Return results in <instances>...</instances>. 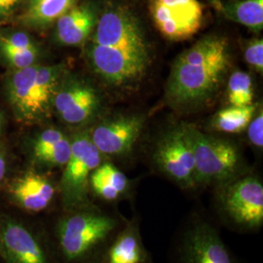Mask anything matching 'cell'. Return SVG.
Returning <instances> with one entry per match:
<instances>
[{
	"mask_svg": "<svg viewBox=\"0 0 263 263\" xmlns=\"http://www.w3.org/2000/svg\"><path fill=\"white\" fill-rule=\"evenodd\" d=\"M96 73L114 86L139 80L149 65V49L139 21L123 8L108 10L97 22L88 48Z\"/></svg>",
	"mask_w": 263,
	"mask_h": 263,
	"instance_id": "1",
	"label": "cell"
},
{
	"mask_svg": "<svg viewBox=\"0 0 263 263\" xmlns=\"http://www.w3.org/2000/svg\"><path fill=\"white\" fill-rule=\"evenodd\" d=\"M245 60L257 72H262L263 40L261 38H255L248 43L245 49Z\"/></svg>",
	"mask_w": 263,
	"mask_h": 263,
	"instance_id": "26",
	"label": "cell"
},
{
	"mask_svg": "<svg viewBox=\"0 0 263 263\" xmlns=\"http://www.w3.org/2000/svg\"><path fill=\"white\" fill-rule=\"evenodd\" d=\"M20 0H0V16L8 15L12 12Z\"/></svg>",
	"mask_w": 263,
	"mask_h": 263,
	"instance_id": "30",
	"label": "cell"
},
{
	"mask_svg": "<svg viewBox=\"0 0 263 263\" xmlns=\"http://www.w3.org/2000/svg\"><path fill=\"white\" fill-rule=\"evenodd\" d=\"M10 193L22 209L37 213L50 205L55 188L47 178L29 172L12 183Z\"/></svg>",
	"mask_w": 263,
	"mask_h": 263,
	"instance_id": "13",
	"label": "cell"
},
{
	"mask_svg": "<svg viewBox=\"0 0 263 263\" xmlns=\"http://www.w3.org/2000/svg\"><path fill=\"white\" fill-rule=\"evenodd\" d=\"M70 144V156L65 165L61 189L66 207L76 208L87 200L90 177L101 165L102 153L95 146L87 133L76 136Z\"/></svg>",
	"mask_w": 263,
	"mask_h": 263,
	"instance_id": "4",
	"label": "cell"
},
{
	"mask_svg": "<svg viewBox=\"0 0 263 263\" xmlns=\"http://www.w3.org/2000/svg\"><path fill=\"white\" fill-rule=\"evenodd\" d=\"M154 159L166 175L182 185L195 183V160L183 128L170 132L159 141Z\"/></svg>",
	"mask_w": 263,
	"mask_h": 263,
	"instance_id": "8",
	"label": "cell"
},
{
	"mask_svg": "<svg viewBox=\"0 0 263 263\" xmlns=\"http://www.w3.org/2000/svg\"><path fill=\"white\" fill-rule=\"evenodd\" d=\"M143 121L141 117L121 116L95 128L91 141L102 154L119 156L129 153L139 140Z\"/></svg>",
	"mask_w": 263,
	"mask_h": 263,
	"instance_id": "9",
	"label": "cell"
},
{
	"mask_svg": "<svg viewBox=\"0 0 263 263\" xmlns=\"http://www.w3.org/2000/svg\"><path fill=\"white\" fill-rule=\"evenodd\" d=\"M222 209L238 226L254 229L263 223L262 183L255 178L239 179L226 188Z\"/></svg>",
	"mask_w": 263,
	"mask_h": 263,
	"instance_id": "7",
	"label": "cell"
},
{
	"mask_svg": "<svg viewBox=\"0 0 263 263\" xmlns=\"http://www.w3.org/2000/svg\"><path fill=\"white\" fill-rule=\"evenodd\" d=\"M54 104L65 122L76 125L90 119L99 106V97L90 85L73 81L57 92Z\"/></svg>",
	"mask_w": 263,
	"mask_h": 263,
	"instance_id": "11",
	"label": "cell"
},
{
	"mask_svg": "<svg viewBox=\"0 0 263 263\" xmlns=\"http://www.w3.org/2000/svg\"><path fill=\"white\" fill-rule=\"evenodd\" d=\"M228 62L211 65H187L175 62L168 83V94L179 104L204 100L216 91Z\"/></svg>",
	"mask_w": 263,
	"mask_h": 263,
	"instance_id": "5",
	"label": "cell"
},
{
	"mask_svg": "<svg viewBox=\"0 0 263 263\" xmlns=\"http://www.w3.org/2000/svg\"><path fill=\"white\" fill-rule=\"evenodd\" d=\"M38 66H28L18 69L10 81V99L12 104L25 118L31 119L33 112L34 82L37 73Z\"/></svg>",
	"mask_w": 263,
	"mask_h": 263,
	"instance_id": "15",
	"label": "cell"
},
{
	"mask_svg": "<svg viewBox=\"0 0 263 263\" xmlns=\"http://www.w3.org/2000/svg\"><path fill=\"white\" fill-rule=\"evenodd\" d=\"M256 111L254 104L244 106L227 107L220 110L215 117L214 127L217 131L224 133H240L247 129Z\"/></svg>",
	"mask_w": 263,
	"mask_h": 263,
	"instance_id": "21",
	"label": "cell"
},
{
	"mask_svg": "<svg viewBox=\"0 0 263 263\" xmlns=\"http://www.w3.org/2000/svg\"><path fill=\"white\" fill-rule=\"evenodd\" d=\"M228 101L233 106L253 104L254 85L250 74L240 70L232 73L228 82Z\"/></svg>",
	"mask_w": 263,
	"mask_h": 263,
	"instance_id": "23",
	"label": "cell"
},
{
	"mask_svg": "<svg viewBox=\"0 0 263 263\" xmlns=\"http://www.w3.org/2000/svg\"><path fill=\"white\" fill-rule=\"evenodd\" d=\"M5 172H6V161L3 153L0 152V182L2 181V179H4Z\"/></svg>",
	"mask_w": 263,
	"mask_h": 263,
	"instance_id": "31",
	"label": "cell"
},
{
	"mask_svg": "<svg viewBox=\"0 0 263 263\" xmlns=\"http://www.w3.org/2000/svg\"><path fill=\"white\" fill-rule=\"evenodd\" d=\"M226 17L236 23L259 31L263 28V0H241L223 7Z\"/></svg>",
	"mask_w": 263,
	"mask_h": 263,
	"instance_id": "20",
	"label": "cell"
},
{
	"mask_svg": "<svg viewBox=\"0 0 263 263\" xmlns=\"http://www.w3.org/2000/svg\"><path fill=\"white\" fill-rule=\"evenodd\" d=\"M76 0H37L29 6L24 20L33 27H47L61 18L71 7Z\"/></svg>",
	"mask_w": 263,
	"mask_h": 263,
	"instance_id": "19",
	"label": "cell"
},
{
	"mask_svg": "<svg viewBox=\"0 0 263 263\" xmlns=\"http://www.w3.org/2000/svg\"><path fill=\"white\" fill-rule=\"evenodd\" d=\"M30 1H31V3H32V2H35V1H37V0H30Z\"/></svg>",
	"mask_w": 263,
	"mask_h": 263,
	"instance_id": "33",
	"label": "cell"
},
{
	"mask_svg": "<svg viewBox=\"0 0 263 263\" xmlns=\"http://www.w3.org/2000/svg\"><path fill=\"white\" fill-rule=\"evenodd\" d=\"M185 263H233L226 245L207 223L194 226L184 243Z\"/></svg>",
	"mask_w": 263,
	"mask_h": 263,
	"instance_id": "12",
	"label": "cell"
},
{
	"mask_svg": "<svg viewBox=\"0 0 263 263\" xmlns=\"http://www.w3.org/2000/svg\"><path fill=\"white\" fill-rule=\"evenodd\" d=\"M1 128H2V118H1V114H0V132H1Z\"/></svg>",
	"mask_w": 263,
	"mask_h": 263,
	"instance_id": "32",
	"label": "cell"
},
{
	"mask_svg": "<svg viewBox=\"0 0 263 263\" xmlns=\"http://www.w3.org/2000/svg\"><path fill=\"white\" fill-rule=\"evenodd\" d=\"M62 76V66H39L34 82V117L44 112L54 96Z\"/></svg>",
	"mask_w": 263,
	"mask_h": 263,
	"instance_id": "18",
	"label": "cell"
},
{
	"mask_svg": "<svg viewBox=\"0 0 263 263\" xmlns=\"http://www.w3.org/2000/svg\"><path fill=\"white\" fill-rule=\"evenodd\" d=\"M97 22V14L92 6H73L58 19L57 38L63 45H81L92 34Z\"/></svg>",
	"mask_w": 263,
	"mask_h": 263,
	"instance_id": "14",
	"label": "cell"
},
{
	"mask_svg": "<svg viewBox=\"0 0 263 263\" xmlns=\"http://www.w3.org/2000/svg\"><path fill=\"white\" fill-rule=\"evenodd\" d=\"M9 48L15 50H35L31 39L24 32H16L8 36H0V49Z\"/></svg>",
	"mask_w": 263,
	"mask_h": 263,
	"instance_id": "27",
	"label": "cell"
},
{
	"mask_svg": "<svg viewBox=\"0 0 263 263\" xmlns=\"http://www.w3.org/2000/svg\"><path fill=\"white\" fill-rule=\"evenodd\" d=\"M155 27L171 40L192 37L202 26L203 7L198 0H151Z\"/></svg>",
	"mask_w": 263,
	"mask_h": 263,
	"instance_id": "6",
	"label": "cell"
},
{
	"mask_svg": "<svg viewBox=\"0 0 263 263\" xmlns=\"http://www.w3.org/2000/svg\"><path fill=\"white\" fill-rule=\"evenodd\" d=\"M90 184L98 196L106 201H113L126 191L128 179L111 163H104L92 173Z\"/></svg>",
	"mask_w": 263,
	"mask_h": 263,
	"instance_id": "17",
	"label": "cell"
},
{
	"mask_svg": "<svg viewBox=\"0 0 263 263\" xmlns=\"http://www.w3.org/2000/svg\"><path fill=\"white\" fill-rule=\"evenodd\" d=\"M110 216L85 212L67 216L59 226L61 249L68 260H76L103 243L116 227Z\"/></svg>",
	"mask_w": 263,
	"mask_h": 263,
	"instance_id": "3",
	"label": "cell"
},
{
	"mask_svg": "<svg viewBox=\"0 0 263 263\" xmlns=\"http://www.w3.org/2000/svg\"><path fill=\"white\" fill-rule=\"evenodd\" d=\"M195 160V183L222 182L231 179L240 164V154L229 141L203 134L195 127H182Z\"/></svg>",
	"mask_w": 263,
	"mask_h": 263,
	"instance_id": "2",
	"label": "cell"
},
{
	"mask_svg": "<svg viewBox=\"0 0 263 263\" xmlns=\"http://www.w3.org/2000/svg\"><path fill=\"white\" fill-rule=\"evenodd\" d=\"M0 246L7 263H49L35 237L18 221H3L0 229Z\"/></svg>",
	"mask_w": 263,
	"mask_h": 263,
	"instance_id": "10",
	"label": "cell"
},
{
	"mask_svg": "<svg viewBox=\"0 0 263 263\" xmlns=\"http://www.w3.org/2000/svg\"><path fill=\"white\" fill-rule=\"evenodd\" d=\"M248 129V137L250 141L256 147L263 146V114L260 111L255 118H253L252 121L247 127Z\"/></svg>",
	"mask_w": 263,
	"mask_h": 263,
	"instance_id": "29",
	"label": "cell"
},
{
	"mask_svg": "<svg viewBox=\"0 0 263 263\" xmlns=\"http://www.w3.org/2000/svg\"><path fill=\"white\" fill-rule=\"evenodd\" d=\"M71 144L70 141L63 138L61 141H58L54 145L34 155L36 159L44 164L51 166H65L67 160L70 156Z\"/></svg>",
	"mask_w": 263,
	"mask_h": 263,
	"instance_id": "24",
	"label": "cell"
},
{
	"mask_svg": "<svg viewBox=\"0 0 263 263\" xmlns=\"http://www.w3.org/2000/svg\"><path fill=\"white\" fill-rule=\"evenodd\" d=\"M63 138H65L64 134L57 130L49 129L43 132L34 141V144H33L34 155H36L42 151H46L58 141H61Z\"/></svg>",
	"mask_w": 263,
	"mask_h": 263,
	"instance_id": "28",
	"label": "cell"
},
{
	"mask_svg": "<svg viewBox=\"0 0 263 263\" xmlns=\"http://www.w3.org/2000/svg\"><path fill=\"white\" fill-rule=\"evenodd\" d=\"M141 242L134 232H124L113 244L107 263H141L144 260Z\"/></svg>",
	"mask_w": 263,
	"mask_h": 263,
	"instance_id": "22",
	"label": "cell"
},
{
	"mask_svg": "<svg viewBox=\"0 0 263 263\" xmlns=\"http://www.w3.org/2000/svg\"><path fill=\"white\" fill-rule=\"evenodd\" d=\"M227 47L226 38L208 36L181 53L176 61L187 65H211L228 62Z\"/></svg>",
	"mask_w": 263,
	"mask_h": 263,
	"instance_id": "16",
	"label": "cell"
},
{
	"mask_svg": "<svg viewBox=\"0 0 263 263\" xmlns=\"http://www.w3.org/2000/svg\"><path fill=\"white\" fill-rule=\"evenodd\" d=\"M4 58L18 69L32 66L34 64L37 50H15L9 48L0 49Z\"/></svg>",
	"mask_w": 263,
	"mask_h": 263,
	"instance_id": "25",
	"label": "cell"
}]
</instances>
